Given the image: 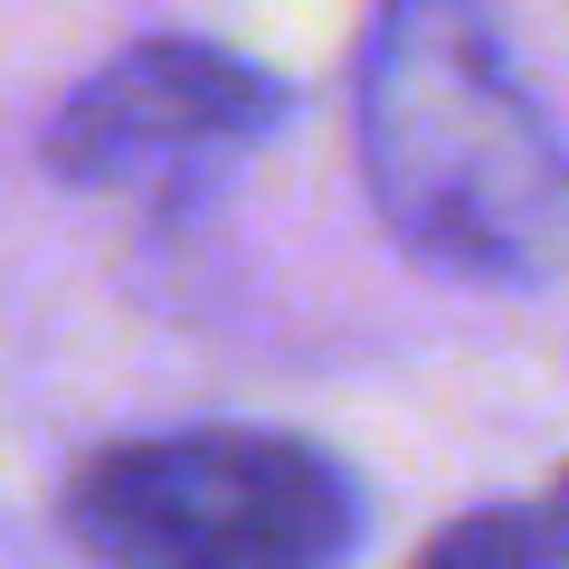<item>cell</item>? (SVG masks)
Here are the masks:
<instances>
[{"instance_id":"7a4b0ae2","label":"cell","mask_w":569,"mask_h":569,"mask_svg":"<svg viewBox=\"0 0 569 569\" xmlns=\"http://www.w3.org/2000/svg\"><path fill=\"white\" fill-rule=\"evenodd\" d=\"M104 569H342L370 503L361 475L284 427H152L96 447L58 493Z\"/></svg>"},{"instance_id":"5b68a950","label":"cell","mask_w":569,"mask_h":569,"mask_svg":"<svg viewBox=\"0 0 569 569\" xmlns=\"http://www.w3.org/2000/svg\"><path fill=\"white\" fill-rule=\"evenodd\" d=\"M541 531H550V541L569 550V466L550 475V493H541Z\"/></svg>"},{"instance_id":"277c9868","label":"cell","mask_w":569,"mask_h":569,"mask_svg":"<svg viewBox=\"0 0 569 569\" xmlns=\"http://www.w3.org/2000/svg\"><path fill=\"white\" fill-rule=\"evenodd\" d=\"M408 569H560V541L541 531V512L475 503V512H456Z\"/></svg>"},{"instance_id":"6da1fadb","label":"cell","mask_w":569,"mask_h":569,"mask_svg":"<svg viewBox=\"0 0 569 569\" xmlns=\"http://www.w3.org/2000/svg\"><path fill=\"white\" fill-rule=\"evenodd\" d=\"M361 181L389 238L466 284H569V133L503 58L485 0H370Z\"/></svg>"},{"instance_id":"3957f363","label":"cell","mask_w":569,"mask_h":569,"mask_svg":"<svg viewBox=\"0 0 569 569\" xmlns=\"http://www.w3.org/2000/svg\"><path fill=\"white\" fill-rule=\"evenodd\" d=\"M284 77L219 39L152 29L114 48L96 77H77L48 114V171L77 190H209L284 123Z\"/></svg>"}]
</instances>
